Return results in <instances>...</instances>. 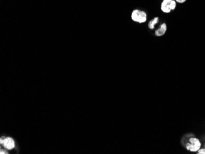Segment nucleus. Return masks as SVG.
<instances>
[{"label": "nucleus", "mask_w": 205, "mask_h": 154, "mask_svg": "<svg viewBox=\"0 0 205 154\" xmlns=\"http://www.w3.org/2000/svg\"><path fill=\"white\" fill-rule=\"evenodd\" d=\"M176 6V2L174 0H163L161 5V9L163 12L169 13L171 10H174Z\"/></svg>", "instance_id": "3"}, {"label": "nucleus", "mask_w": 205, "mask_h": 154, "mask_svg": "<svg viewBox=\"0 0 205 154\" xmlns=\"http://www.w3.org/2000/svg\"><path fill=\"white\" fill-rule=\"evenodd\" d=\"M0 153H1V154H3V153H8V152H6V151H5V150H2L1 151H0Z\"/></svg>", "instance_id": "9"}, {"label": "nucleus", "mask_w": 205, "mask_h": 154, "mask_svg": "<svg viewBox=\"0 0 205 154\" xmlns=\"http://www.w3.org/2000/svg\"><path fill=\"white\" fill-rule=\"evenodd\" d=\"M166 29H167V27H166V24H163L160 25V28L155 31V34L157 36H162L165 34L166 31Z\"/></svg>", "instance_id": "5"}, {"label": "nucleus", "mask_w": 205, "mask_h": 154, "mask_svg": "<svg viewBox=\"0 0 205 154\" xmlns=\"http://www.w3.org/2000/svg\"><path fill=\"white\" fill-rule=\"evenodd\" d=\"M201 143L197 138H191L189 142L186 144L185 147L187 150L191 152H197L201 148Z\"/></svg>", "instance_id": "1"}, {"label": "nucleus", "mask_w": 205, "mask_h": 154, "mask_svg": "<svg viewBox=\"0 0 205 154\" xmlns=\"http://www.w3.org/2000/svg\"><path fill=\"white\" fill-rule=\"evenodd\" d=\"M132 18L133 21L142 24L146 22L147 15L145 12L136 9L133 11L132 14Z\"/></svg>", "instance_id": "2"}, {"label": "nucleus", "mask_w": 205, "mask_h": 154, "mask_svg": "<svg viewBox=\"0 0 205 154\" xmlns=\"http://www.w3.org/2000/svg\"><path fill=\"white\" fill-rule=\"evenodd\" d=\"M0 143L2 144H3L4 147L8 150H12L15 147L14 141L11 138H6L5 139L2 138Z\"/></svg>", "instance_id": "4"}, {"label": "nucleus", "mask_w": 205, "mask_h": 154, "mask_svg": "<svg viewBox=\"0 0 205 154\" xmlns=\"http://www.w3.org/2000/svg\"><path fill=\"white\" fill-rule=\"evenodd\" d=\"M159 22V18L158 17H155L154 19H152V21H151L148 24V27L150 29L153 30L155 27V25L157 24Z\"/></svg>", "instance_id": "6"}, {"label": "nucleus", "mask_w": 205, "mask_h": 154, "mask_svg": "<svg viewBox=\"0 0 205 154\" xmlns=\"http://www.w3.org/2000/svg\"><path fill=\"white\" fill-rule=\"evenodd\" d=\"M198 154H205V148H203V149H200L198 152H197Z\"/></svg>", "instance_id": "7"}, {"label": "nucleus", "mask_w": 205, "mask_h": 154, "mask_svg": "<svg viewBox=\"0 0 205 154\" xmlns=\"http://www.w3.org/2000/svg\"><path fill=\"white\" fill-rule=\"evenodd\" d=\"M176 1L178 2V3H184L186 0H176Z\"/></svg>", "instance_id": "8"}, {"label": "nucleus", "mask_w": 205, "mask_h": 154, "mask_svg": "<svg viewBox=\"0 0 205 154\" xmlns=\"http://www.w3.org/2000/svg\"><path fill=\"white\" fill-rule=\"evenodd\" d=\"M204 148H205V143H204Z\"/></svg>", "instance_id": "10"}]
</instances>
